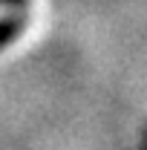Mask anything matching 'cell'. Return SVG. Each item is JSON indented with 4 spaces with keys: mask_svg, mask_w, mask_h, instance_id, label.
<instances>
[{
    "mask_svg": "<svg viewBox=\"0 0 147 150\" xmlns=\"http://www.w3.org/2000/svg\"><path fill=\"white\" fill-rule=\"evenodd\" d=\"M23 29H26V18L23 15H6V18H0V49H6Z\"/></svg>",
    "mask_w": 147,
    "mask_h": 150,
    "instance_id": "obj_1",
    "label": "cell"
},
{
    "mask_svg": "<svg viewBox=\"0 0 147 150\" xmlns=\"http://www.w3.org/2000/svg\"><path fill=\"white\" fill-rule=\"evenodd\" d=\"M29 0H0V6H26Z\"/></svg>",
    "mask_w": 147,
    "mask_h": 150,
    "instance_id": "obj_2",
    "label": "cell"
}]
</instances>
